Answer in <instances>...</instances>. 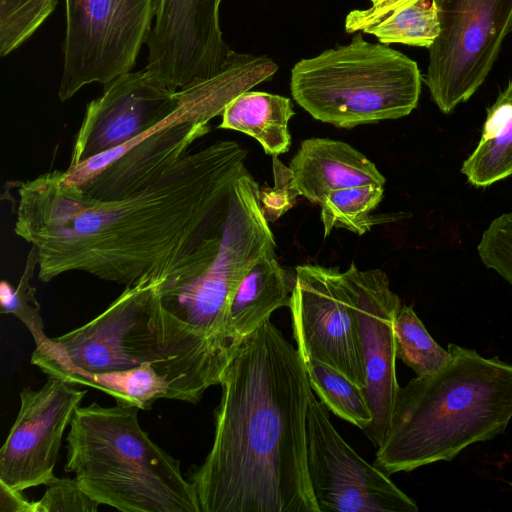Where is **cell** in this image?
Instances as JSON below:
<instances>
[{
    "mask_svg": "<svg viewBox=\"0 0 512 512\" xmlns=\"http://www.w3.org/2000/svg\"><path fill=\"white\" fill-rule=\"evenodd\" d=\"M436 373L400 387L374 465L387 475L451 461L502 434L512 419V364L449 343Z\"/></svg>",
    "mask_w": 512,
    "mask_h": 512,
    "instance_id": "277c9868",
    "label": "cell"
},
{
    "mask_svg": "<svg viewBox=\"0 0 512 512\" xmlns=\"http://www.w3.org/2000/svg\"><path fill=\"white\" fill-rule=\"evenodd\" d=\"M439 33L429 47L425 76L444 114L466 102L491 71L512 30V0H431Z\"/></svg>",
    "mask_w": 512,
    "mask_h": 512,
    "instance_id": "9c48e42d",
    "label": "cell"
},
{
    "mask_svg": "<svg viewBox=\"0 0 512 512\" xmlns=\"http://www.w3.org/2000/svg\"><path fill=\"white\" fill-rule=\"evenodd\" d=\"M481 262L512 287V212L493 219L477 246Z\"/></svg>",
    "mask_w": 512,
    "mask_h": 512,
    "instance_id": "4316f807",
    "label": "cell"
},
{
    "mask_svg": "<svg viewBox=\"0 0 512 512\" xmlns=\"http://www.w3.org/2000/svg\"><path fill=\"white\" fill-rule=\"evenodd\" d=\"M236 348L192 329L163 307L158 283L141 281L89 322L36 346L31 363L149 410L160 399L199 402L220 383Z\"/></svg>",
    "mask_w": 512,
    "mask_h": 512,
    "instance_id": "3957f363",
    "label": "cell"
},
{
    "mask_svg": "<svg viewBox=\"0 0 512 512\" xmlns=\"http://www.w3.org/2000/svg\"><path fill=\"white\" fill-rule=\"evenodd\" d=\"M247 152L219 140L186 153L156 183L99 200L66 184L61 170L17 181L14 233L38 250V278L85 272L125 287L187 282L223 246Z\"/></svg>",
    "mask_w": 512,
    "mask_h": 512,
    "instance_id": "6da1fadb",
    "label": "cell"
},
{
    "mask_svg": "<svg viewBox=\"0 0 512 512\" xmlns=\"http://www.w3.org/2000/svg\"><path fill=\"white\" fill-rule=\"evenodd\" d=\"M460 171L482 188L512 175V80L487 109L480 140Z\"/></svg>",
    "mask_w": 512,
    "mask_h": 512,
    "instance_id": "44dd1931",
    "label": "cell"
},
{
    "mask_svg": "<svg viewBox=\"0 0 512 512\" xmlns=\"http://www.w3.org/2000/svg\"><path fill=\"white\" fill-rule=\"evenodd\" d=\"M222 0H156L146 70L178 91L217 75L234 53L219 24Z\"/></svg>",
    "mask_w": 512,
    "mask_h": 512,
    "instance_id": "4fadbf2b",
    "label": "cell"
},
{
    "mask_svg": "<svg viewBox=\"0 0 512 512\" xmlns=\"http://www.w3.org/2000/svg\"><path fill=\"white\" fill-rule=\"evenodd\" d=\"M57 0H0V55L10 54L50 16Z\"/></svg>",
    "mask_w": 512,
    "mask_h": 512,
    "instance_id": "484cf974",
    "label": "cell"
},
{
    "mask_svg": "<svg viewBox=\"0 0 512 512\" xmlns=\"http://www.w3.org/2000/svg\"><path fill=\"white\" fill-rule=\"evenodd\" d=\"M138 409L78 407L66 437L65 471L94 501L123 512H201L180 463L141 428Z\"/></svg>",
    "mask_w": 512,
    "mask_h": 512,
    "instance_id": "5b68a950",
    "label": "cell"
},
{
    "mask_svg": "<svg viewBox=\"0 0 512 512\" xmlns=\"http://www.w3.org/2000/svg\"><path fill=\"white\" fill-rule=\"evenodd\" d=\"M293 285L278 263L276 253L259 259L237 287L228 307L225 336L234 345L270 320L271 314L289 307Z\"/></svg>",
    "mask_w": 512,
    "mask_h": 512,
    "instance_id": "ac0fdd59",
    "label": "cell"
},
{
    "mask_svg": "<svg viewBox=\"0 0 512 512\" xmlns=\"http://www.w3.org/2000/svg\"><path fill=\"white\" fill-rule=\"evenodd\" d=\"M417 63L357 33L350 44L302 59L291 71L294 100L314 119L338 128L398 119L418 105Z\"/></svg>",
    "mask_w": 512,
    "mask_h": 512,
    "instance_id": "8992f818",
    "label": "cell"
},
{
    "mask_svg": "<svg viewBox=\"0 0 512 512\" xmlns=\"http://www.w3.org/2000/svg\"><path fill=\"white\" fill-rule=\"evenodd\" d=\"M310 386L336 416L362 431L372 422L363 389L341 372L316 359H303Z\"/></svg>",
    "mask_w": 512,
    "mask_h": 512,
    "instance_id": "7402d4cb",
    "label": "cell"
},
{
    "mask_svg": "<svg viewBox=\"0 0 512 512\" xmlns=\"http://www.w3.org/2000/svg\"><path fill=\"white\" fill-rule=\"evenodd\" d=\"M272 162L274 186L260 188L261 207L268 222H274L286 213L300 195L290 168L284 166L278 156H273Z\"/></svg>",
    "mask_w": 512,
    "mask_h": 512,
    "instance_id": "f1b7e54d",
    "label": "cell"
},
{
    "mask_svg": "<svg viewBox=\"0 0 512 512\" xmlns=\"http://www.w3.org/2000/svg\"><path fill=\"white\" fill-rule=\"evenodd\" d=\"M510 485L512 486V483H510Z\"/></svg>",
    "mask_w": 512,
    "mask_h": 512,
    "instance_id": "4dcf8cb0",
    "label": "cell"
},
{
    "mask_svg": "<svg viewBox=\"0 0 512 512\" xmlns=\"http://www.w3.org/2000/svg\"><path fill=\"white\" fill-rule=\"evenodd\" d=\"M99 505L84 492L75 478H56L46 485L43 497L35 501V512H95Z\"/></svg>",
    "mask_w": 512,
    "mask_h": 512,
    "instance_id": "83f0119b",
    "label": "cell"
},
{
    "mask_svg": "<svg viewBox=\"0 0 512 512\" xmlns=\"http://www.w3.org/2000/svg\"><path fill=\"white\" fill-rule=\"evenodd\" d=\"M342 278L357 320L366 377L363 392L372 413V422L363 432L378 447L389 428L400 389L393 320L402 303L380 269L363 271L352 263Z\"/></svg>",
    "mask_w": 512,
    "mask_h": 512,
    "instance_id": "5bb4252c",
    "label": "cell"
},
{
    "mask_svg": "<svg viewBox=\"0 0 512 512\" xmlns=\"http://www.w3.org/2000/svg\"><path fill=\"white\" fill-rule=\"evenodd\" d=\"M393 331L397 358L417 377L432 375L449 361L450 352L432 338L411 305L401 304L393 320Z\"/></svg>",
    "mask_w": 512,
    "mask_h": 512,
    "instance_id": "603a6c76",
    "label": "cell"
},
{
    "mask_svg": "<svg viewBox=\"0 0 512 512\" xmlns=\"http://www.w3.org/2000/svg\"><path fill=\"white\" fill-rule=\"evenodd\" d=\"M276 241L260 202V186L248 171L241 183L226 237L216 260L193 279L158 292L165 309L205 337L225 336L230 301L242 279Z\"/></svg>",
    "mask_w": 512,
    "mask_h": 512,
    "instance_id": "52a82bcc",
    "label": "cell"
},
{
    "mask_svg": "<svg viewBox=\"0 0 512 512\" xmlns=\"http://www.w3.org/2000/svg\"><path fill=\"white\" fill-rule=\"evenodd\" d=\"M85 394L50 376L39 389L21 390L19 412L0 451V483L23 492L57 478L62 438Z\"/></svg>",
    "mask_w": 512,
    "mask_h": 512,
    "instance_id": "9a60e30c",
    "label": "cell"
},
{
    "mask_svg": "<svg viewBox=\"0 0 512 512\" xmlns=\"http://www.w3.org/2000/svg\"><path fill=\"white\" fill-rule=\"evenodd\" d=\"M295 114L287 97L259 91H246L225 107L218 128L251 136L268 155L286 153L291 144L288 122Z\"/></svg>",
    "mask_w": 512,
    "mask_h": 512,
    "instance_id": "ffe728a7",
    "label": "cell"
},
{
    "mask_svg": "<svg viewBox=\"0 0 512 512\" xmlns=\"http://www.w3.org/2000/svg\"><path fill=\"white\" fill-rule=\"evenodd\" d=\"M367 9H356L345 19L347 33L374 35L382 44L401 43L428 48L439 33L431 0H370Z\"/></svg>",
    "mask_w": 512,
    "mask_h": 512,
    "instance_id": "d6986e66",
    "label": "cell"
},
{
    "mask_svg": "<svg viewBox=\"0 0 512 512\" xmlns=\"http://www.w3.org/2000/svg\"><path fill=\"white\" fill-rule=\"evenodd\" d=\"M383 194L384 186L373 184L329 193L320 203L324 237L334 228L364 235L374 224L370 213L380 204Z\"/></svg>",
    "mask_w": 512,
    "mask_h": 512,
    "instance_id": "cb8c5ba5",
    "label": "cell"
},
{
    "mask_svg": "<svg viewBox=\"0 0 512 512\" xmlns=\"http://www.w3.org/2000/svg\"><path fill=\"white\" fill-rule=\"evenodd\" d=\"M289 168L300 195L320 205L329 193L363 185L384 186L386 179L364 154L340 140H304Z\"/></svg>",
    "mask_w": 512,
    "mask_h": 512,
    "instance_id": "e0dca14e",
    "label": "cell"
},
{
    "mask_svg": "<svg viewBox=\"0 0 512 512\" xmlns=\"http://www.w3.org/2000/svg\"><path fill=\"white\" fill-rule=\"evenodd\" d=\"M1 512H35V502L28 501L22 492L12 490L0 483Z\"/></svg>",
    "mask_w": 512,
    "mask_h": 512,
    "instance_id": "f546056e",
    "label": "cell"
},
{
    "mask_svg": "<svg viewBox=\"0 0 512 512\" xmlns=\"http://www.w3.org/2000/svg\"><path fill=\"white\" fill-rule=\"evenodd\" d=\"M66 33L58 90L64 102L91 83L108 84L134 67L156 0H65Z\"/></svg>",
    "mask_w": 512,
    "mask_h": 512,
    "instance_id": "30bf717a",
    "label": "cell"
},
{
    "mask_svg": "<svg viewBox=\"0 0 512 512\" xmlns=\"http://www.w3.org/2000/svg\"><path fill=\"white\" fill-rule=\"evenodd\" d=\"M212 447L190 474L201 512H320L307 468L313 390L304 361L270 321L226 366Z\"/></svg>",
    "mask_w": 512,
    "mask_h": 512,
    "instance_id": "7a4b0ae2",
    "label": "cell"
},
{
    "mask_svg": "<svg viewBox=\"0 0 512 512\" xmlns=\"http://www.w3.org/2000/svg\"><path fill=\"white\" fill-rule=\"evenodd\" d=\"M307 468L320 512H417L390 476L360 457L333 426L314 394L307 420Z\"/></svg>",
    "mask_w": 512,
    "mask_h": 512,
    "instance_id": "8fae6325",
    "label": "cell"
},
{
    "mask_svg": "<svg viewBox=\"0 0 512 512\" xmlns=\"http://www.w3.org/2000/svg\"><path fill=\"white\" fill-rule=\"evenodd\" d=\"M176 110L156 127L113 150L61 171L66 184L78 186L94 199L113 200L141 191L160 180L210 131L218 111L202 94L178 90Z\"/></svg>",
    "mask_w": 512,
    "mask_h": 512,
    "instance_id": "ba28073f",
    "label": "cell"
},
{
    "mask_svg": "<svg viewBox=\"0 0 512 512\" xmlns=\"http://www.w3.org/2000/svg\"><path fill=\"white\" fill-rule=\"evenodd\" d=\"M179 103L178 91L146 69L117 77L87 104L68 167L142 136L171 115Z\"/></svg>",
    "mask_w": 512,
    "mask_h": 512,
    "instance_id": "2e32d148",
    "label": "cell"
},
{
    "mask_svg": "<svg viewBox=\"0 0 512 512\" xmlns=\"http://www.w3.org/2000/svg\"><path fill=\"white\" fill-rule=\"evenodd\" d=\"M289 308L302 359L326 363L364 389L358 325L342 272L317 264L297 266Z\"/></svg>",
    "mask_w": 512,
    "mask_h": 512,
    "instance_id": "7c38bea8",
    "label": "cell"
},
{
    "mask_svg": "<svg viewBox=\"0 0 512 512\" xmlns=\"http://www.w3.org/2000/svg\"><path fill=\"white\" fill-rule=\"evenodd\" d=\"M37 266L38 250L35 245H32L18 285L13 287L8 281H1L0 308L2 314H12L18 318L29 330L36 346H41L49 337L44 332L40 304L35 296L36 290L31 284Z\"/></svg>",
    "mask_w": 512,
    "mask_h": 512,
    "instance_id": "d4e9b609",
    "label": "cell"
}]
</instances>
